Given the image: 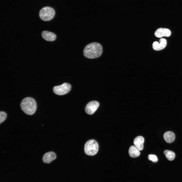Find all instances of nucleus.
Returning <instances> with one entry per match:
<instances>
[{"label":"nucleus","instance_id":"f03ea898","mask_svg":"<svg viewBox=\"0 0 182 182\" xmlns=\"http://www.w3.org/2000/svg\"><path fill=\"white\" fill-rule=\"evenodd\" d=\"M20 107L22 110L26 114L32 115L35 112L37 108L36 103L33 98L26 97L21 102Z\"/></svg>","mask_w":182,"mask_h":182},{"label":"nucleus","instance_id":"dca6fc26","mask_svg":"<svg viewBox=\"0 0 182 182\" xmlns=\"http://www.w3.org/2000/svg\"><path fill=\"white\" fill-rule=\"evenodd\" d=\"M148 158L149 160L151 161L154 163L158 161L157 156L154 154H149L148 156Z\"/></svg>","mask_w":182,"mask_h":182},{"label":"nucleus","instance_id":"0eeeda50","mask_svg":"<svg viewBox=\"0 0 182 182\" xmlns=\"http://www.w3.org/2000/svg\"><path fill=\"white\" fill-rule=\"evenodd\" d=\"M160 43L155 41L152 44V47L154 50L156 51L161 50L164 48L167 44L166 40L164 38H161L159 41Z\"/></svg>","mask_w":182,"mask_h":182},{"label":"nucleus","instance_id":"7ed1b4c3","mask_svg":"<svg viewBox=\"0 0 182 182\" xmlns=\"http://www.w3.org/2000/svg\"><path fill=\"white\" fill-rule=\"evenodd\" d=\"M99 149V145L96 141L93 139L87 141L84 146L85 153L88 155L93 156L97 153Z\"/></svg>","mask_w":182,"mask_h":182},{"label":"nucleus","instance_id":"9b49d317","mask_svg":"<svg viewBox=\"0 0 182 182\" xmlns=\"http://www.w3.org/2000/svg\"><path fill=\"white\" fill-rule=\"evenodd\" d=\"M42 38L48 41H53L56 38V35L54 33L47 31H43L41 34Z\"/></svg>","mask_w":182,"mask_h":182},{"label":"nucleus","instance_id":"4468645a","mask_svg":"<svg viewBox=\"0 0 182 182\" xmlns=\"http://www.w3.org/2000/svg\"><path fill=\"white\" fill-rule=\"evenodd\" d=\"M164 153L166 157L169 161H172L174 159L175 154L173 151L168 150H166L164 151Z\"/></svg>","mask_w":182,"mask_h":182},{"label":"nucleus","instance_id":"1a4fd4ad","mask_svg":"<svg viewBox=\"0 0 182 182\" xmlns=\"http://www.w3.org/2000/svg\"><path fill=\"white\" fill-rule=\"evenodd\" d=\"M56 155L53 152L51 151L46 153L42 157V161L44 163L49 164L56 158Z\"/></svg>","mask_w":182,"mask_h":182},{"label":"nucleus","instance_id":"2eb2a0df","mask_svg":"<svg viewBox=\"0 0 182 182\" xmlns=\"http://www.w3.org/2000/svg\"><path fill=\"white\" fill-rule=\"evenodd\" d=\"M7 117V114L4 111H1L0 112V123H3L6 119Z\"/></svg>","mask_w":182,"mask_h":182},{"label":"nucleus","instance_id":"f257e3e1","mask_svg":"<svg viewBox=\"0 0 182 182\" xmlns=\"http://www.w3.org/2000/svg\"><path fill=\"white\" fill-rule=\"evenodd\" d=\"M102 51L101 45L99 43L94 42L87 44L85 47L83 54L86 58L92 59L99 57Z\"/></svg>","mask_w":182,"mask_h":182},{"label":"nucleus","instance_id":"423d86ee","mask_svg":"<svg viewBox=\"0 0 182 182\" xmlns=\"http://www.w3.org/2000/svg\"><path fill=\"white\" fill-rule=\"evenodd\" d=\"M99 103L95 101L89 102L86 105L85 110L86 112L89 115H92L96 111L99 106Z\"/></svg>","mask_w":182,"mask_h":182},{"label":"nucleus","instance_id":"f8f14e48","mask_svg":"<svg viewBox=\"0 0 182 182\" xmlns=\"http://www.w3.org/2000/svg\"><path fill=\"white\" fill-rule=\"evenodd\" d=\"M163 137L166 142L168 143H171L174 141L175 135L173 132L168 131L164 133Z\"/></svg>","mask_w":182,"mask_h":182},{"label":"nucleus","instance_id":"20e7f679","mask_svg":"<svg viewBox=\"0 0 182 182\" xmlns=\"http://www.w3.org/2000/svg\"><path fill=\"white\" fill-rule=\"evenodd\" d=\"M55 14L54 10L52 8L46 7L42 8L39 13L40 19L43 21H47L52 19Z\"/></svg>","mask_w":182,"mask_h":182},{"label":"nucleus","instance_id":"6e6552de","mask_svg":"<svg viewBox=\"0 0 182 182\" xmlns=\"http://www.w3.org/2000/svg\"><path fill=\"white\" fill-rule=\"evenodd\" d=\"M171 32L169 29L160 28L156 31L154 35L157 37L161 38L163 36L169 37L171 35Z\"/></svg>","mask_w":182,"mask_h":182},{"label":"nucleus","instance_id":"9d476101","mask_svg":"<svg viewBox=\"0 0 182 182\" xmlns=\"http://www.w3.org/2000/svg\"><path fill=\"white\" fill-rule=\"evenodd\" d=\"M144 141V139L143 137L140 136H138L134 139L133 144L139 150L141 151L143 149Z\"/></svg>","mask_w":182,"mask_h":182},{"label":"nucleus","instance_id":"39448f33","mask_svg":"<svg viewBox=\"0 0 182 182\" xmlns=\"http://www.w3.org/2000/svg\"><path fill=\"white\" fill-rule=\"evenodd\" d=\"M71 88V86L70 84L64 83L60 85L54 86L53 88V91L56 94L61 95L68 93Z\"/></svg>","mask_w":182,"mask_h":182},{"label":"nucleus","instance_id":"ddd939ff","mask_svg":"<svg viewBox=\"0 0 182 182\" xmlns=\"http://www.w3.org/2000/svg\"><path fill=\"white\" fill-rule=\"evenodd\" d=\"M139 151L135 146H131L129 149V155L130 156L132 157H138L140 154Z\"/></svg>","mask_w":182,"mask_h":182}]
</instances>
